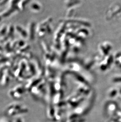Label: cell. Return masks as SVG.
<instances>
[{"label":"cell","instance_id":"1","mask_svg":"<svg viewBox=\"0 0 121 122\" xmlns=\"http://www.w3.org/2000/svg\"><path fill=\"white\" fill-rule=\"evenodd\" d=\"M114 81H115V82H119L118 81L121 82V78H118L114 80Z\"/></svg>","mask_w":121,"mask_h":122},{"label":"cell","instance_id":"2","mask_svg":"<svg viewBox=\"0 0 121 122\" xmlns=\"http://www.w3.org/2000/svg\"><path fill=\"white\" fill-rule=\"evenodd\" d=\"M121 91V92H121V91Z\"/></svg>","mask_w":121,"mask_h":122}]
</instances>
